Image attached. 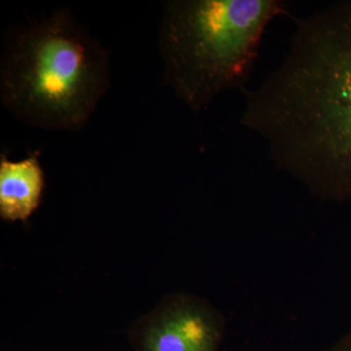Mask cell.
Here are the masks:
<instances>
[{"mask_svg":"<svg viewBox=\"0 0 351 351\" xmlns=\"http://www.w3.org/2000/svg\"><path fill=\"white\" fill-rule=\"evenodd\" d=\"M325 351H351V331L343 335L339 341Z\"/></svg>","mask_w":351,"mask_h":351,"instance_id":"cell-6","label":"cell"},{"mask_svg":"<svg viewBox=\"0 0 351 351\" xmlns=\"http://www.w3.org/2000/svg\"><path fill=\"white\" fill-rule=\"evenodd\" d=\"M225 317L206 300L189 293L165 295L129 331L135 351H219Z\"/></svg>","mask_w":351,"mask_h":351,"instance_id":"cell-4","label":"cell"},{"mask_svg":"<svg viewBox=\"0 0 351 351\" xmlns=\"http://www.w3.org/2000/svg\"><path fill=\"white\" fill-rule=\"evenodd\" d=\"M110 87L107 50L68 8L20 27L0 61V98L18 121L82 130Z\"/></svg>","mask_w":351,"mask_h":351,"instance_id":"cell-2","label":"cell"},{"mask_svg":"<svg viewBox=\"0 0 351 351\" xmlns=\"http://www.w3.org/2000/svg\"><path fill=\"white\" fill-rule=\"evenodd\" d=\"M243 93L240 123L279 170L322 199H351V0L298 20L282 63Z\"/></svg>","mask_w":351,"mask_h":351,"instance_id":"cell-1","label":"cell"},{"mask_svg":"<svg viewBox=\"0 0 351 351\" xmlns=\"http://www.w3.org/2000/svg\"><path fill=\"white\" fill-rule=\"evenodd\" d=\"M45 188V176L34 152L20 161L0 154V217L4 221H27L38 210Z\"/></svg>","mask_w":351,"mask_h":351,"instance_id":"cell-5","label":"cell"},{"mask_svg":"<svg viewBox=\"0 0 351 351\" xmlns=\"http://www.w3.org/2000/svg\"><path fill=\"white\" fill-rule=\"evenodd\" d=\"M287 13L281 0H171L158 31L163 82L195 112L245 90L265 29Z\"/></svg>","mask_w":351,"mask_h":351,"instance_id":"cell-3","label":"cell"}]
</instances>
